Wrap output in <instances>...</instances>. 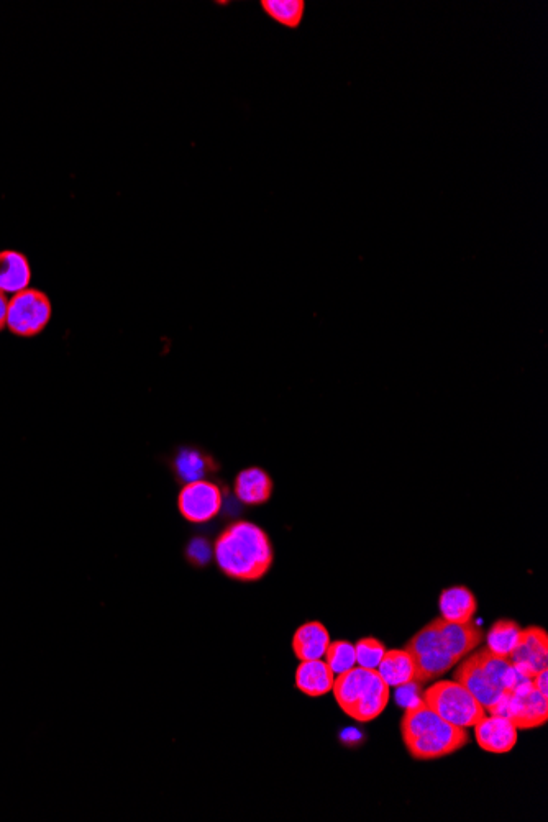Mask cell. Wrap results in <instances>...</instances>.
I'll return each instance as SVG.
<instances>
[{"mask_svg": "<svg viewBox=\"0 0 548 822\" xmlns=\"http://www.w3.org/2000/svg\"><path fill=\"white\" fill-rule=\"evenodd\" d=\"M440 617L453 624L473 621L478 601L466 586H452L443 590L439 598Z\"/></svg>", "mask_w": 548, "mask_h": 822, "instance_id": "e0dca14e", "label": "cell"}, {"mask_svg": "<svg viewBox=\"0 0 548 822\" xmlns=\"http://www.w3.org/2000/svg\"><path fill=\"white\" fill-rule=\"evenodd\" d=\"M422 701L443 721L463 729L475 727L486 716L480 701L455 680L437 681L424 691Z\"/></svg>", "mask_w": 548, "mask_h": 822, "instance_id": "8992f818", "label": "cell"}, {"mask_svg": "<svg viewBox=\"0 0 548 822\" xmlns=\"http://www.w3.org/2000/svg\"><path fill=\"white\" fill-rule=\"evenodd\" d=\"M519 678L509 658L494 655L488 649L463 658L453 675V680L462 683L480 701L486 713L516 686Z\"/></svg>", "mask_w": 548, "mask_h": 822, "instance_id": "277c9868", "label": "cell"}, {"mask_svg": "<svg viewBox=\"0 0 548 822\" xmlns=\"http://www.w3.org/2000/svg\"><path fill=\"white\" fill-rule=\"evenodd\" d=\"M532 685H534L535 690L539 691L540 695L547 696L548 698V672L544 670V672H540L539 675H535L532 678Z\"/></svg>", "mask_w": 548, "mask_h": 822, "instance_id": "cb8c5ba5", "label": "cell"}, {"mask_svg": "<svg viewBox=\"0 0 548 822\" xmlns=\"http://www.w3.org/2000/svg\"><path fill=\"white\" fill-rule=\"evenodd\" d=\"M521 626L511 619H499L486 634V649L499 657H511L521 634Z\"/></svg>", "mask_w": 548, "mask_h": 822, "instance_id": "ffe728a7", "label": "cell"}, {"mask_svg": "<svg viewBox=\"0 0 548 822\" xmlns=\"http://www.w3.org/2000/svg\"><path fill=\"white\" fill-rule=\"evenodd\" d=\"M32 281L30 261L23 253L15 250L0 252V293H20L28 289Z\"/></svg>", "mask_w": 548, "mask_h": 822, "instance_id": "5bb4252c", "label": "cell"}, {"mask_svg": "<svg viewBox=\"0 0 548 822\" xmlns=\"http://www.w3.org/2000/svg\"><path fill=\"white\" fill-rule=\"evenodd\" d=\"M330 644L327 627L319 621L306 622L297 629L293 637V650L297 660L311 662L324 658L325 650Z\"/></svg>", "mask_w": 548, "mask_h": 822, "instance_id": "2e32d148", "label": "cell"}, {"mask_svg": "<svg viewBox=\"0 0 548 822\" xmlns=\"http://www.w3.org/2000/svg\"><path fill=\"white\" fill-rule=\"evenodd\" d=\"M401 736L409 755L419 762L445 759L470 742L468 729L443 721L422 699L407 706Z\"/></svg>", "mask_w": 548, "mask_h": 822, "instance_id": "3957f363", "label": "cell"}, {"mask_svg": "<svg viewBox=\"0 0 548 822\" xmlns=\"http://www.w3.org/2000/svg\"><path fill=\"white\" fill-rule=\"evenodd\" d=\"M335 675L325 660L301 662L296 670V688L309 698H320L334 688Z\"/></svg>", "mask_w": 548, "mask_h": 822, "instance_id": "9a60e30c", "label": "cell"}, {"mask_svg": "<svg viewBox=\"0 0 548 822\" xmlns=\"http://www.w3.org/2000/svg\"><path fill=\"white\" fill-rule=\"evenodd\" d=\"M260 5L261 10L273 22L291 28V30H297L301 27L304 15H306V2L304 0H261Z\"/></svg>", "mask_w": 548, "mask_h": 822, "instance_id": "d6986e66", "label": "cell"}, {"mask_svg": "<svg viewBox=\"0 0 548 822\" xmlns=\"http://www.w3.org/2000/svg\"><path fill=\"white\" fill-rule=\"evenodd\" d=\"M332 693L338 708L361 724L378 719L391 698V688L378 670L361 667L337 675Z\"/></svg>", "mask_w": 548, "mask_h": 822, "instance_id": "5b68a950", "label": "cell"}, {"mask_svg": "<svg viewBox=\"0 0 548 822\" xmlns=\"http://www.w3.org/2000/svg\"><path fill=\"white\" fill-rule=\"evenodd\" d=\"M378 673L389 688H402L416 683V665L406 649L386 650Z\"/></svg>", "mask_w": 548, "mask_h": 822, "instance_id": "ac0fdd59", "label": "cell"}, {"mask_svg": "<svg viewBox=\"0 0 548 822\" xmlns=\"http://www.w3.org/2000/svg\"><path fill=\"white\" fill-rule=\"evenodd\" d=\"M214 560L220 571L232 580L253 583L260 581L274 563V548L270 537L253 522L237 521L217 537Z\"/></svg>", "mask_w": 548, "mask_h": 822, "instance_id": "7a4b0ae2", "label": "cell"}, {"mask_svg": "<svg viewBox=\"0 0 548 822\" xmlns=\"http://www.w3.org/2000/svg\"><path fill=\"white\" fill-rule=\"evenodd\" d=\"M475 739L488 754H509L517 744V729L506 717L491 714L476 724Z\"/></svg>", "mask_w": 548, "mask_h": 822, "instance_id": "8fae6325", "label": "cell"}, {"mask_svg": "<svg viewBox=\"0 0 548 822\" xmlns=\"http://www.w3.org/2000/svg\"><path fill=\"white\" fill-rule=\"evenodd\" d=\"M186 557H188L192 565H196V567H206L207 563L211 562L212 558H214V548L209 545L206 539L197 537V539H192L191 542H189Z\"/></svg>", "mask_w": 548, "mask_h": 822, "instance_id": "603a6c76", "label": "cell"}, {"mask_svg": "<svg viewBox=\"0 0 548 822\" xmlns=\"http://www.w3.org/2000/svg\"><path fill=\"white\" fill-rule=\"evenodd\" d=\"M511 665L517 675L532 680L535 675L548 668V634L542 627L532 626L522 629L512 650Z\"/></svg>", "mask_w": 548, "mask_h": 822, "instance_id": "30bf717a", "label": "cell"}, {"mask_svg": "<svg viewBox=\"0 0 548 822\" xmlns=\"http://www.w3.org/2000/svg\"><path fill=\"white\" fill-rule=\"evenodd\" d=\"M483 640L485 634L473 621L453 624L439 617L429 622L404 647L416 665V683L434 681L450 672Z\"/></svg>", "mask_w": 548, "mask_h": 822, "instance_id": "6da1fadb", "label": "cell"}, {"mask_svg": "<svg viewBox=\"0 0 548 822\" xmlns=\"http://www.w3.org/2000/svg\"><path fill=\"white\" fill-rule=\"evenodd\" d=\"M224 506V494L211 480L194 481L181 489L178 509L181 516L192 524H206L219 516Z\"/></svg>", "mask_w": 548, "mask_h": 822, "instance_id": "9c48e42d", "label": "cell"}, {"mask_svg": "<svg viewBox=\"0 0 548 822\" xmlns=\"http://www.w3.org/2000/svg\"><path fill=\"white\" fill-rule=\"evenodd\" d=\"M274 483L271 476L260 466H250L238 473L235 478V496L247 506H261L270 501Z\"/></svg>", "mask_w": 548, "mask_h": 822, "instance_id": "4fadbf2b", "label": "cell"}, {"mask_svg": "<svg viewBox=\"0 0 548 822\" xmlns=\"http://www.w3.org/2000/svg\"><path fill=\"white\" fill-rule=\"evenodd\" d=\"M7 304H9V297L7 294L0 293V330L5 329V322H7Z\"/></svg>", "mask_w": 548, "mask_h": 822, "instance_id": "d4e9b609", "label": "cell"}, {"mask_svg": "<svg viewBox=\"0 0 548 822\" xmlns=\"http://www.w3.org/2000/svg\"><path fill=\"white\" fill-rule=\"evenodd\" d=\"M355 654H357V663L361 668L378 670L386 654V647L381 640L375 637H365V639L358 640L355 645Z\"/></svg>", "mask_w": 548, "mask_h": 822, "instance_id": "7402d4cb", "label": "cell"}, {"mask_svg": "<svg viewBox=\"0 0 548 822\" xmlns=\"http://www.w3.org/2000/svg\"><path fill=\"white\" fill-rule=\"evenodd\" d=\"M174 476L179 483L188 485L194 481L207 480L212 473L219 470L214 458L201 448L184 447L173 458Z\"/></svg>", "mask_w": 548, "mask_h": 822, "instance_id": "7c38bea8", "label": "cell"}, {"mask_svg": "<svg viewBox=\"0 0 548 822\" xmlns=\"http://www.w3.org/2000/svg\"><path fill=\"white\" fill-rule=\"evenodd\" d=\"M489 714L506 717L517 731H530L548 722V698L540 695L529 678H519L512 688Z\"/></svg>", "mask_w": 548, "mask_h": 822, "instance_id": "52a82bcc", "label": "cell"}, {"mask_svg": "<svg viewBox=\"0 0 548 822\" xmlns=\"http://www.w3.org/2000/svg\"><path fill=\"white\" fill-rule=\"evenodd\" d=\"M324 658L325 663L329 665L334 675H342V673L352 670L357 665L355 645L350 644L347 640L330 642L329 647L325 650Z\"/></svg>", "mask_w": 548, "mask_h": 822, "instance_id": "44dd1931", "label": "cell"}, {"mask_svg": "<svg viewBox=\"0 0 548 822\" xmlns=\"http://www.w3.org/2000/svg\"><path fill=\"white\" fill-rule=\"evenodd\" d=\"M51 316L50 297L38 289H23L9 299L5 327L17 337H37L50 324Z\"/></svg>", "mask_w": 548, "mask_h": 822, "instance_id": "ba28073f", "label": "cell"}]
</instances>
